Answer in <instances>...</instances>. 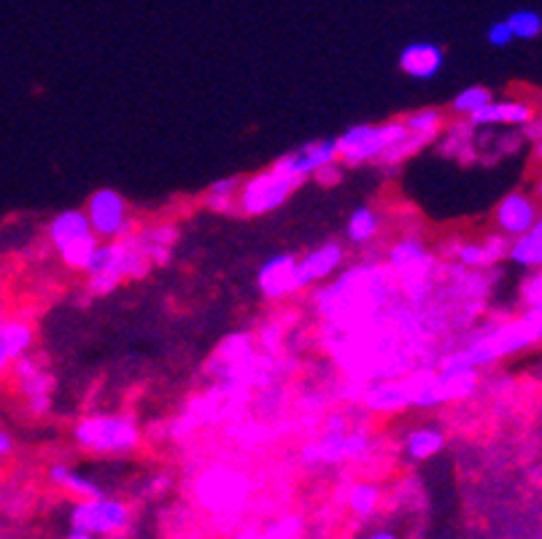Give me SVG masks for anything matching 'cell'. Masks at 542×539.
<instances>
[{
  "label": "cell",
  "mask_w": 542,
  "mask_h": 539,
  "mask_svg": "<svg viewBox=\"0 0 542 539\" xmlns=\"http://www.w3.org/2000/svg\"><path fill=\"white\" fill-rule=\"evenodd\" d=\"M394 275L383 265H354L338 281L316 294V308L335 324H356L367 313L381 310L394 292Z\"/></svg>",
  "instance_id": "1"
},
{
  "label": "cell",
  "mask_w": 542,
  "mask_h": 539,
  "mask_svg": "<svg viewBox=\"0 0 542 539\" xmlns=\"http://www.w3.org/2000/svg\"><path fill=\"white\" fill-rule=\"evenodd\" d=\"M537 343H542V308H526L524 316H518V319L489 324L483 332L472 335L462 348L464 354L470 356V362L480 370L505 356L524 354Z\"/></svg>",
  "instance_id": "2"
},
{
  "label": "cell",
  "mask_w": 542,
  "mask_h": 539,
  "mask_svg": "<svg viewBox=\"0 0 542 539\" xmlns=\"http://www.w3.org/2000/svg\"><path fill=\"white\" fill-rule=\"evenodd\" d=\"M73 442L95 456H130L141 445V429L130 413H92L73 424Z\"/></svg>",
  "instance_id": "3"
},
{
  "label": "cell",
  "mask_w": 542,
  "mask_h": 539,
  "mask_svg": "<svg viewBox=\"0 0 542 539\" xmlns=\"http://www.w3.org/2000/svg\"><path fill=\"white\" fill-rule=\"evenodd\" d=\"M408 138L405 119H391L383 124H354L338 135L340 162L346 168H359L367 162H386L391 149Z\"/></svg>",
  "instance_id": "4"
},
{
  "label": "cell",
  "mask_w": 542,
  "mask_h": 539,
  "mask_svg": "<svg viewBox=\"0 0 542 539\" xmlns=\"http://www.w3.org/2000/svg\"><path fill=\"white\" fill-rule=\"evenodd\" d=\"M149 273V259L141 248L135 246L133 238L125 240H103L98 257L87 273L89 292L108 294L114 292L119 283L133 275Z\"/></svg>",
  "instance_id": "5"
},
{
  "label": "cell",
  "mask_w": 542,
  "mask_h": 539,
  "mask_svg": "<svg viewBox=\"0 0 542 539\" xmlns=\"http://www.w3.org/2000/svg\"><path fill=\"white\" fill-rule=\"evenodd\" d=\"M373 448V440L370 434L362 432V429H354L348 432L346 418L332 416L324 426L319 440L308 442L303 448V461L308 467H316V464H343V461H362Z\"/></svg>",
  "instance_id": "6"
},
{
  "label": "cell",
  "mask_w": 542,
  "mask_h": 539,
  "mask_svg": "<svg viewBox=\"0 0 542 539\" xmlns=\"http://www.w3.org/2000/svg\"><path fill=\"white\" fill-rule=\"evenodd\" d=\"M297 186L300 184L286 176V173H281L276 165L267 170H257V173L243 178V184H240L238 213H243V216L276 213L281 205H286V200L292 197Z\"/></svg>",
  "instance_id": "7"
},
{
  "label": "cell",
  "mask_w": 542,
  "mask_h": 539,
  "mask_svg": "<svg viewBox=\"0 0 542 539\" xmlns=\"http://www.w3.org/2000/svg\"><path fill=\"white\" fill-rule=\"evenodd\" d=\"M386 267L394 275V281L410 300H418L427 292L429 275L435 270V257L418 238H402L389 248Z\"/></svg>",
  "instance_id": "8"
},
{
  "label": "cell",
  "mask_w": 542,
  "mask_h": 539,
  "mask_svg": "<svg viewBox=\"0 0 542 539\" xmlns=\"http://www.w3.org/2000/svg\"><path fill=\"white\" fill-rule=\"evenodd\" d=\"M251 494V480L232 467H211L195 483L197 502L203 504L208 513H232L240 510Z\"/></svg>",
  "instance_id": "9"
},
{
  "label": "cell",
  "mask_w": 542,
  "mask_h": 539,
  "mask_svg": "<svg viewBox=\"0 0 542 539\" xmlns=\"http://www.w3.org/2000/svg\"><path fill=\"white\" fill-rule=\"evenodd\" d=\"M130 523V507L111 496H89L79 499L71 510V529L87 531L92 537H116Z\"/></svg>",
  "instance_id": "10"
},
{
  "label": "cell",
  "mask_w": 542,
  "mask_h": 539,
  "mask_svg": "<svg viewBox=\"0 0 542 539\" xmlns=\"http://www.w3.org/2000/svg\"><path fill=\"white\" fill-rule=\"evenodd\" d=\"M84 211L100 240H125L133 235V211L125 195H119L116 189L103 186L98 192H92Z\"/></svg>",
  "instance_id": "11"
},
{
  "label": "cell",
  "mask_w": 542,
  "mask_h": 539,
  "mask_svg": "<svg viewBox=\"0 0 542 539\" xmlns=\"http://www.w3.org/2000/svg\"><path fill=\"white\" fill-rule=\"evenodd\" d=\"M338 160V138H319V141H308L300 149L284 154L281 160H276V168L289 178H294L297 184H303L305 178H313L321 168H327L329 162Z\"/></svg>",
  "instance_id": "12"
},
{
  "label": "cell",
  "mask_w": 542,
  "mask_h": 539,
  "mask_svg": "<svg viewBox=\"0 0 542 539\" xmlns=\"http://www.w3.org/2000/svg\"><path fill=\"white\" fill-rule=\"evenodd\" d=\"M540 216L542 205L537 203V197L529 195V192H510L494 208V227L513 240L532 230Z\"/></svg>",
  "instance_id": "13"
},
{
  "label": "cell",
  "mask_w": 542,
  "mask_h": 539,
  "mask_svg": "<svg viewBox=\"0 0 542 539\" xmlns=\"http://www.w3.org/2000/svg\"><path fill=\"white\" fill-rule=\"evenodd\" d=\"M297 259L300 257H294V254H276V257H270L265 265L259 267L257 289L265 300L278 302L303 292L300 273H297Z\"/></svg>",
  "instance_id": "14"
},
{
  "label": "cell",
  "mask_w": 542,
  "mask_h": 539,
  "mask_svg": "<svg viewBox=\"0 0 542 539\" xmlns=\"http://www.w3.org/2000/svg\"><path fill=\"white\" fill-rule=\"evenodd\" d=\"M343 265H346V248L338 240H329V243H321V246L305 251L303 257L297 259V273H300L303 292H308L313 286H321L329 278H335Z\"/></svg>",
  "instance_id": "15"
},
{
  "label": "cell",
  "mask_w": 542,
  "mask_h": 539,
  "mask_svg": "<svg viewBox=\"0 0 542 539\" xmlns=\"http://www.w3.org/2000/svg\"><path fill=\"white\" fill-rule=\"evenodd\" d=\"M14 383H17L19 397L25 399L27 407H30L36 416L49 410V405H52L54 380L49 372H44V367H41L36 359L25 356V359H19V362L14 364Z\"/></svg>",
  "instance_id": "16"
},
{
  "label": "cell",
  "mask_w": 542,
  "mask_h": 539,
  "mask_svg": "<svg viewBox=\"0 0 542 539\" xmlns=\"http://www.w3.org/2000/svg\"><path fill=\"white\" fill-rule=\"evenodd\" d=\"M510 243L513 240L502 235V232H494V235H486V238H470V240H456L451 254L459 259L462 267H472V270H480V267H491L507 259L510 254Z\"/></svg>",
  "instance_id": "17"
},
{
  "label": "cell",
  "mask_w": 542,
  "mask_h": 539,
  "mask_svg": "<svg viewBox=\"0 0 542 539\" xmlns=\"http://www.w3.org/2000/svg\"><path fill=\"white\" fill-rule=\"evenodd\" d=\"M437 375L443 380L448 402L470 399L472 391L478 389V367L470 362V356L464 354V348H456L437 367Z\"/></svg>",
  "instance_id": "18"
},
{
  "label": "cell",
  "mask_w": 542,
  "mask_h": 539,
  "mask_svg": "<svg viewBox=\"0 0 542 539\" xmlns=\"http://www.w3.org/2000/svg\"><path fill=\"white\" fill-rule=\"evenodd\" d=\"M362 402H365L367 410L375 413V416H394V413H402L405 407H413L408 378L375 380L373 386H367Z\"/></svg>",
  "instance_id": "19"
},
{
  "label": "cell",
  "mask_w": 542,
  "mask_h": 539,
  "mask_svg": "<svg viewBox=\"0 0 542 539\" xmlns=\"http://www.w3.org/2000/svg\"><path fill=\"white\" fill-rule=\"evenodd\" d=\"M46 235H49L54 251L63 254L65 248H71L73 243L92 238L95 230H92V221H89L84 208H65V211L54 213L49 227H46Z\"/></svg>",
  "instance_id": "20"
},
{
  "label": "cell",
  "mask_w": 542,
  "mask_h": 539,
  "mask_svg": "<svg viewBox=\"0 0 542 539\" xmlns=\"http://www.w3.org/2000/svg\"><path fill=\"white\" fill-rule=\"evenodd\" d=\"M532 119H537V114L532 103L526 100H491L489 106H483L470 116L475 127H516V130H521Z\"/></svg>",
  "instance_id": "21"
},
{
  "label": "cell",
  "mask_w": 542,
  "mask_h": 539,
  "mask_svg": "<svg viewBox=\"0 0 542 539\" xmlns=\"http://www.w3.org/2000/svg\"><path fill=\"white\" fill-rule=\"evenodd\" d=\"M443 65L445 52L437 44H429V41L408 44L400 52V71L416 81L435 79L437 73L443 71Z\"/></svg>",
  "instance_id": "22"
},
{
  "label": "cell",
  "mask_w": 542,
  "mask_h": 539,
  "mask_svg": "<svg viewBox=\"0 0 542 539\" xmlns=\"http://www.w3.org/2000/svg\"><path fill=\"white\" fill-rule=\"evenodd\" d=\"M36 332L22 319H3L0 324V367L9 372L19 359H25L33 348Z\"/></svg>",
  "instance_id": "23"
},
{
  "label": "cell",
  "mask_w": 542,
  "mask_h": 539,
  "mask_svg": "<svg viewBox=\"0 0 542 539\" xmlns=\"http://www.w3.org/2000/svg\"><path fill=\"white\" fill-rule=\"evenodd\" d=\"M410 397H413V407L418 410H435L440 405H448V394L437 370H424L410 375Z\"/></svg>",
  "instance_id": "24"
},
{
  "label": "cell",
  "mask_w": 542,
  "mask_h": 539,
  "mask_svg": "<svg viewBox=\"0 0 542 539\" xmlns=\"http://www.w3.org/2000/svg\"><path fill=\"white\" fill-rule=\"evenodd\" d=\"M507 262H513L521 270H542V216L537 219L532 230L518 235L510 243V254H507Z\"/></svg>",
  "instance_id": "25"
},
{
  "label": "cell",
  "mask_w": 542,
  "mask_h": 539,
  "mask_svg": "<svg viewBox=\"0 0 542 539\" xmlns=\"http://www.w3.org/2000/svg\"><path fill=\"white\" fill-rule=\"evenodd\" d=\"M49 480H52L57 488H63V491H68L71 496H76V499H89V496L103 494L95 480L87 478L79 469L68 467V464H52Z\"/></svg>",
  "instance_id": "26"
},
{
  "label": "cell",
  "mask_w": 542,
  "mask_h": 539,
  "mask_svg": "<svg viewBox=\"0 0 542 539\" xmlns=\"http://www.w3.org/2000/svg\"><path fill=\"white\" fill-rule=\"evenodd\" d=\"M445 448V432L437 426H418L405 437V453L413 461H427Z\"/></svg>",
  "instance_id": "27"
},
{
  "label": "cell",
  "mask_w": 542,
  "mask_h": 539,
  "mask_svg": "<svg viewBox=\"0 0 542 539\" xmlns=\"http://www.w3.org/2000/svg\"><path fill=\"white\" fill-rule=\"evenodd\" d=\"M381 232V213L370 208V205H359L346 221V238L354 246H367L373 243Z\"/></svg>",
  "instance_id": "28"
},
{
  "label": "cell",
  "mask_w": 542,
  "mask_h": 539,
  "mask_svg": "<svg viewBox=\"0 0 542 539\" xmlns=\"http://www.w3.org/2000/svg\"><path fill=\"white\" fill-rule=\"evenodd\" d=\"M402 119H405V127L410 133L418 135L427 146L445 133V114L440 108H418V111H410Z\"/></svg>",
  "instance_id": "29"
},
{
  "label": "cell",
  "mask_w": 542,
  "mask_h": 539,
  "mask_svg": "<svg viewBox=\"0 0 542 539\" xmlns=\"http://www.w3.org/2000/svg\"><path fill=\"white\" fill-rule=\"evenodd\" d=\"M240 184H243V178L235 176L214 181V184L208 186V192H205V208H211V211L219 213L238 211Z\"/></svg>",
  "instance_id": "30"
},
{
  "label": "cell",
  "mask_w": 542,
  "mask_h": 539,
  "mask_svg": "<svg viewBox=\"0 0 542 539\" xmlns=\"http://www.w3.org/2000/svg\"><path fill=\"white\" fill-rule=\"evenodd\" d=\"M494 95H491L489 87H480V84H472V87H464L462 92H456V98L451 100V114L462 116V119H470L475 111H480L483 106H489Z\"/></svg>",
  "instance_id": "31"
},
{
  "label": "cell",
  "mask_w": 542,
  "mask_h": 539,
  "mask_svg": "<svg viewBox=\"0 0 542 539\" xmlns=\"http://www.w3.org/2000/svg\"><path fill=\"white\" fill-rule=\"evenodd\" d=\"M348 510L359 518H370L378 510V504H381V491L373 483H356L351 491H348Z\"/></svg>",
  "instance_id": "32"
},
{
  "label": "cell",
  "mask_w": 542,
  "mask_h": 539,
  "mask_svg": "<svg viewBox=\"0 0 542 539\" xmlns=\"http://www.w3.org/2000/svg\"><path fill=\"white\" fill-rule=\"evenodd\" d=\"M510 27H513V36L516 41H534L542 36V17L532 9H518L507 17Z\"/></svg>",
  "instance_id": "33"
},
{
  "label": "cell",
  "mask_w": 542,
  "mask_h": 539,
  "mask_svg": "<svg viewBox=\"0 0 542 539\" xmlns=\"http://www.w3.org/2000/svg\"><path fill=\"white\" fill-rule=\"evenodd\" d=\"M521 302L526 308H542V270H532L518 286Z\"/></svg>",
  "instance_id": "34"
},
{
  "label": "cell",
  "mask_w": 542,
  "mask_h": 539,
  "mask_svg": "<svg viewBox=\"0 0 542 539\" xmlns=\"http://www.w3.org/2000/svg\"><path fill=\"white\" fill-rule=\"evenodd\" d=\"M300 526H303V521H300V518H294V515H289V518H281V521L270 523V526L262 531V537L265 539H297V534H300Z\"/></svg>",
  "instance_id": "35"
},
{
  "label": "cell",
  "mask_w": 542,
  "mask_h": 539,
  "mask_svg": "<svg viewBox=\"0 0 542 539\" xmlns=\"http://www.w3.org/2000/svg\"><path fill=\"white\" fill-rule=\"evenodd\" d=\"M486 41H489L491 46H497V49H505V46L513 44V41H516V36H513V27H510V22H507V19H502V22H494V25L486 30Z\"/></svg>",
  "instance_id": "36"
},
{
  "label": "cell",
  "mask_w": 542,
  "mask_h": 539,
  "mask_svg": "<svg viewBox=\"0 0 542 539\" xmlns=\"http://www.w3.org/2000/svg\"><path fill=\"white\" fill-rule=\"evenodd\" d=\"M343 173H346V165L338 160V162H329L327 168H321L313 178H316L321 186H335L340 178H343Z\"/></svg>",
  "instance_id": "37"
},
{
  "label": "cell",
  "mask_w": 542,
  "mask_h": 539,
  "mask_svg": "<svg viewBox=\"0 0 542 539\" xmlns=\"http://www.w3.org/2000/svg\"><path fill=\"white\" fill-rule=\"evenodd\" d=\"M521 135H524V141H540L542 138V119L540 116H537V119H532V122L529 124H524V127H521Z\"/></svg>",
  "instance_id": "38"
},
{
  "label": "cell",
  "mask_w": 542,
  "mask_h": 539,
  "mask_svg": "<svg viewBox=\"0 0 542 539\" xmlns=\"http://www.w3.org/2000/svg\"><path fill=\"white\" fill-rule=\"evenodd\" d=\"M11 451H14V440H11V434L3 429V432H0V456L6 459Z\"/></svg>",
  "instance_id": "39"
},
{
  "label": "cell",
  "mask_w": 542,
  "mask_h": 539,
  "mask_svg": "<svg viewBox=\"0 0 542 539\" xmlns=\"http://www.w3.org/2000/svg\"><path fill=\"white\" fill-rule=\"evenodd\" d=\"M365 539H397V534H394L391 529H378V531H373V534H367Z\"/></svg>",
  "instance_id": "40"
},
{
  "label": "cell",
  "mask_w": 542,
  "mask_h": 539,
  "mask_svg": "<svg viewBox=\"0 0 542 539\" xmlns=\"http://www.w3.org/2000/svg\"><path fill=\"white\" fill-rule=\"evenodd\" d=\"M532 195L537 197V203L542 205V176L534 178V184H532Z\"/></svg>",
  "instance_id": "41"
},
{
  "label": "cell",
  "mask_w": 542,
  "mask_h": 539,
  "mask_svg": "<svg viewBox=\"0 0 542 539\" xmlns=\"http://www.w3.org/2000/svg\"><path fill=\"white\" fill-rule=\"evenodd\" d=\"M532 157H534V162H537V165H542V138H540V141H534Z\"/></svg>",
  "instance_id": "42"
},
{
  "label": "cell",
  "mask_w": 542,
  "mask_h": 539,
  "mask_svg": "<svg viewBox=\"0 0 542 539\" xmlns=\"http://www.w3.org/2000/svg\"><path fill=\"white\" fill-rule=\"evenodd\" d=\"M65 539H100V537H92V534H87V531H73Z\"/></svg>",
  "instance_id": "43"
},
{
  "label": "cell",
  "mask_w": 542,
  "mask_h": 539,
  "mask_svg": "<svg viewBox=\"0 0 542 539\" xmlns=\"http://www.w3.org/2000/svg\"><path fill=\"white\" fill-rule=\"evenodd\" d=\"M238 539H265L262 534H254V531H243V534H238Z\"/></svg>",
  "instance_id": "44"
},
{
  "label": "cell",
  "mask_w": 542,
  "mask_h": 539,
  "mask_svg": "<svg viewBox=\"0 0 542 539\" xmlns=\"http://www.w3.org/2000/svg\"><path fill=\"white\" fill-rule=\"evenodd\" d=\"M537 116H540V119H542V108H540V111H537Z\"/></svg>",
  "instance_id": "45"
}]
</instances>
